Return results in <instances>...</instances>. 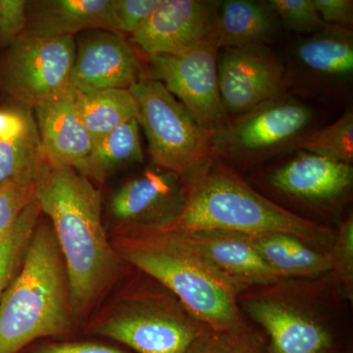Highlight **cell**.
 Masks as SVG:
<instances>
[{
	"label": "cell",
	"instance_id": "1",
	"mask_svg": "<svg viewBox=\"0 0 353 353\" xmlns=\"http://www.w3.org/2000/svg\"><path fill=\"white\" fill-rule=\"evenodd\" d=\"M36 199L63 257L76 320L88 317L124 271L102 220L101 194L74 168H48Z\"/></svg>",
	"mask_w": 353,
	"mask_h": 353
},
{
	"label": "cell",
	"instance_id": "2",
	"mask_svg": "<svg viewBox=\"0 0 353 353\" xmlns=\"http://www.w3.org/2000/svg\"><path fill=\"white\" fill-rule=\"evenodd\" d=\"M109 240L125 264L169 290L209 331L245 326L239 304L245 288L221 273L173 223L114 227Z\"/></svg>",
	"mask_w": 353,
	"mask_h": 353
},
{
	"label": "cell",
	"instance_id": "3",
	"mask_svg": "<svg viewBox=\"0 0 353 353\" xmlns=\"http://www.w3.org/2000/svg\"><path fill=\"white\" fill-rule=\"evenodd\" d=\"M185 201L175 226L187 231L284 233L330 250L336 233L281 208L259 192L218 157L185 179Z\"/></svg>",
	"mask_w": 353,
	"mask_h": 353
},
{
	"label": "cell",
	"instance_id": "4",
	"mask_svg": "<svg viewBox=\"0 0 353 353\" xmlns=\"http://www.w3.org/2000/svg\"><path fill=\"white\" fill-rule=\"evenodd\" d=\"M76 318L69 280L52 227L41 218L12 282L0 299V353L63 336Z\"/></svg>",
	"mask_w": 353,
	"mask_h": 353
},
{
	"label": "cell",
	"instance_id": "5",
	"mask_svg": "<svg viewBox=\"0 0 353 353\" xmlns=\"http://www.w3.org/2000/svg\"><path fill=\"white\" fill-rule=\"evenodd\" d=\"M88 329L139 353H187L208 331L157 282L123 290L92 318Z\"/></svg>",
	"mask_w": 353,
	"mask_h": 353
},
{
	"label": "cell",
	"instance_id": "6",
	"mask_svg": "<svg viewBox=\"0 0 353 353\" xmlns=\"http://www.w3.org/2000/svg\"><path fill=\"white\" fill-rule=\"evenodd\" d=\"M152 164L187 179L216 157L213 132L202 128L166 88L143 75L129 88Z\"/></svg>",
	"mask_w": 353,
	"mask_h": 353
},
{
	"label": "cell",
	"instance_id": "7",
	"mask_svg": "<svg viewBox=\"0 0 353 353\" xmlns=\"http://www.w3.org/2000/svg\"><path fill=\"white\" fill-rule=\"evenodd\" d=\"M306 104L281 94L222 123L213 132L215 157L250 164L273 157L294 145L311 124Z\"/></svg>",
	"mask_w": 353,
	"mask_h": 353
},
{
	"label": "cell",
	"instance_id": "8",
	"mask_svg": "<svg viewBox=\"0 0 353 353\" xmlns=\"http://www.w3.org/2000/svg\"><path fill=\"white\" fill-rule=\"evenodd\" d=\"M74 37H39L24 32L10 46L0 68L4 90L34 109L74 90Z\"/></svg>",
	"mask_w": 353,
	"mask_h": 353
},
{
	"label": "cell",
	"instance_id": "9",
	"mask_svg": "<svg viewBox=\"0 0 353 353\" xmlns=\"http://www.w3.org/2000/svg\"><path fill=\"white\" fill-rule=\"evenodd\" d=\"M217 29L194 48L174 55L148 57V76L164 85L204 129L222 124L218 85Z\"/></svg>",
	"mask_w": 353,
	"mask_h": 353
},
{
	"label": "cell",
	"instance_id": "10",
	"mask_svg": "<svg viewBox=\"0 0 353 353\" xmlns=\"http://www.w3.org/2000/svg\"><path fill=\"white\" fill-rule=\"evenodd\" d=\"M223 111L236 116L283 94L285 70L265 44L223 48L217 60Z\"/></svg>",
	"mask_w": 353,
	"mask_h": 353
},
{
	"label": "cell",
	"instance_id": "11",
	"mask_svg": "<svg viewBox=\"0 0 353 353\" xmlns=\"http://www.w3.org/2000/svg\"><path fill=\"white\" fill-rule=\"evenodd\" d=\"M220 2L160 0L130 41L148 57L185 52L214 31Z\"/></svg>",
	"mask_w": 353,
	"mask_h": 353
},
{
	"label": "cell",
	"instance_id": "12",
	"mask_svg": "<svg viewBox=\"0 0 353 353\" xmlns=\"http://www.w3.org/2000/svg\"><path fill=\"white\" fill-rule=\"evenodd\" d=\"M185 201V179L153 165L114 192L109 217L113 228L163 224L178 217Z\"/></svg>",
	"mask_w": 353,
	"mask_h": 353
},
{
	"label": "cell",
	"instance_id": "13",
	"mask_svg": "<svg viewBox=\"0 0 353 353\" xmlns=\"http://www.w3.org/2000/svg\"><path fill=\"white\" fill-rule=\"evenodd\" d=\"M145 75L134 44L117 32L94 31L76 43L72 85L81 94L129 90Z\"/></svg>",
	"mask_w": 353,
	"mask_h": 353
},
{
	"label": "cell",
	"instance_id": "14",
	"mask_svg": "<svg viewBox=\"0 0 353 353\" xmlns=\"http://www.w3.org/2000/svg\"><path fill=\"white\" fill-rule=\"evenodd\" d=\"M241 301L248 316L270 336L273 353H326L333 343L326 327L301 304L266 294Z\"/></svg>",
	"mask_w": 353,
	"mask_h": 353
},
{
	"label": "cell",
	"instance_id": "15",
	"mask_svg": "<svg viewBox=\"0 0 353 353\" xmlns=\"http://www.w3.org/2000/svg\"><path fill=\"white\" fill-rule=\"evenodd\" d=\"M76 94L74 90L34 108L44 158L52 169H75L94 148L79 112Z\"/></svg>",
	"mask_w": 353,
	"mask_h": 353
},
{
	"label": "cell",
	"instance_id": "16",
	"mask_svg": "<svg viewBox=\"0 0 353 353\" xmlns=\"http://www.w3.org/2000/svg\"><path fill=\"white\" fill-rule=\"evenodd\" d=\"M271 185L285 196L315 203L341 199L352 190V165L339 163L305 152L270 176Z\"/></svg>",
	"mask_w": 353,
	"mask_h": 353
},
{
	"label": "cell",
	"instance_id": "17",
	"mask_svg": "<svg viewBox=\"0 0 353 353\" xmlns=\"http://www.w3.org/2000/svg\"><path fill=\"white\" fill-rule=\"evenodd\" d=\"M183 231L221 273L246 290L255 285L270 287L285 281L265 263L243 234L216 230Z\"/></svg>",
	"mask_w": 353,
	"mask_h": 353
},
{
	"label": "cell",
	"instance_id": "18",
	"mask_svg": "<svg viewBox=\"0 0 353 353\" xmlns=\"http://www.w3.org/2000/svg\"><path fill=\"white\" fill-rule=\"evenodd\" d=\"M83 31L117 32L113 0H41L28 2L26 32L39 37H74Z\"/></svg>",
	"mask_w": 353,
	"mask_h": 353
},
{
	"label": "cell",
	"instance_id": "19",
	"mask_svg": "<svg viewBox=\"0 0 353 353\" xmlns=\"http://www.w3.org/2000/svg\"><path fill=\"white\" fill-rule=\"evenodd\" d=\"M48 168L31 109H0V185L38 181Z\"/></svg>",
	"mask_w": 353,
	"mask_h": 353
},
{
	"label": "cell",
	"instance_id": "20",
	"mask_svg": "<svg viewBox=\"0 0 353 353\" xmlns=\"http://www.w3.org/2000/svg\"><path fill=\"white\" fill-rule=\"evenodd\" d=\"M243 236L265 263L285 280L314 277L331 270L327 252L292 234L260 233L243 234Z\"/></svg>",
	"mask_w": 353,
	"mask_h": 353
},
{
	"label": "cell",
	"instance_id": "21",
	"mask_svg": "<svg viewBox=\"0 0 353 353\" xmlns=\"http://www.w3.org/2000/svg\"><path fill=\"white\" fill-rule=\"evenodd\" d=\"M278 24L268 1H221L216 23L219 48L264 44L275 34Z\"/></svg>",
	"mask_w": 353,
	"mask_h": 353
},
{
	"label": "cell",
	"instance_id": "22",
	"mask_svg": "<svg viewBox=\"0 0 353 353\" xmlns=\"http://www.w3.org/2000/svg\"><path fill=\"white\" fill-rule=\"evenodd\" d=\"M296 57L308 73L328 80L347 79L353 72L352 32L328 26L297 46Z\"/></svg>",
	"mask_w": 353,
	"mask_h": 353
},
{
	"label": "cell",
	"instance_id": "23",
	"mask_svg": "<svg viewBox=\"0 0 353 353\" xmlns=\"http://www.w3.org/2000/svg\"><path fill=\"white\" fill-rule=\"evenodd\" d=\"M143 159L141 127L138 119H132L95 143L75 170L92 183H104L123 169L143 163Z\"/></svg>",
	"mask_w": 353,
	"mask_h": 353
},
{
	"label": "cell",
	"instance_id": "24",
	"mask_svg": "<svg viewBox=\"0 0 353 353\" xmlns=\"http://www.w3.org/2000/svg\"><path fill=\"white\" fill-rule=\"evenodd\" d=\"M76 101L94 145L139 115L138 102L129 90L110 88L88 94L77 92Z\"/></svg>",
	"mask_w": 353,
	"mask_h": 353
},
{
	"label": "cell",
	"instance_id": "25",
	"mask_svg": "<svg viewBox=\"0 0 353 353\" xmlns=\"http://www.w3.org/2000/svg\"><path fill=\"white\" fill-rule=\"evenodd\" d=\"M41 216V209L34 199L20 215L12 229L0 241V299L19 270Z\"/></svg>",
	"mask_w": 353,
	"mask_h": 353
},
{
	"label": "cell",
	"instance_id": "26",
	"mask_svg": "<svg viewBox=\"0 0 353 353\" xmlns=\"http://www.w3.org/2000/svg\"><path fill=\"white\" fill-rule=\"evenodd\" d=\"M301 152L352 165L353 162V113L348 109L333 124L309 134L296 143Z\"/></svg>",
	"mask_w": 353,
	"mask_h": 353
},
{
	"label": "cell",
	"instance_id": "27",
	"mask_svg": "<svg viewBox=\"0 0 353 353\" xmlns=\"http://www.w3.org/2000/svg\"><path fill=\"white\" fill-rule=\"evenodd\" d=\"M187 353H264L246 326L224 332H205Z\"/></svg>",
	"mask_w": 353,
	"mask_h": 353
},
{
	"label": "cell",
	"instance_id": "28",
	"mask_svg": "<svg viewBox=\"0 0 353 353\" xmlns=\"http://www.w3.org/2000/svg\"><path fill=\"white\" fill-rule=\"evenodd\" d=\"M37 181L12 180L0 185V241L36 199Z\"/></svg>",
	"mask_w": 353,
	"mask_h": 353
},
{
	"label": "cell",
	"instance_id": "29",
	"mask_svg": "<svg viewBox=\"0 0 353 353\" xmlns=\"http://www.w3.org/2000/svg\"><path fill=\"white\" fill-rule=\"evenodd\" d=\"M268 3L289 31L312 34L328 27L320 17L313 0H269Z\"/></svg>",
	"mask_w": 353,
	"mask_h": 353
},
{
	"label": "cell",
	"instance_id": "30",
	"mask_svg": "<svg viewBox=\"0 0 353 353\" xmlns=\"http://www.w3.org/2000/svg\"><path fill=\"white\" fill-rule=\"evenodd\" d=\"M330 265L334 277L352 297L353 290V218L348 216L336 233L333 245L328 252Z\"/></svg>",
	"mask_w": 353,
	"mask_h": 353
},
{
	"label": "cell",
	"instance_id": "31",
	"mask_svg": "<svg viewBox=\"0 0 353 353\" xmlns=\"http://www.w3.org/2000/svg\"><path fill=\"white\" fill-rule=\"evenodd\" d=\"M160 0H113L116 29L121 34L132 36L158 6Z\"/></svg>",
	"mask_w": 353,
	"mask_h": 353
},
{
	"label": "cell",
	"instance_id": "32",
	"mask_svg": "<svg viewBox=\"0 0 353 353\" xmlns=\"http://www.w3.org/2000/svg\"><path fill=\"white\" fill-rule=\"evenodd\" d=\"M28 2L0 0V46H10L27 30Z\"/></svg>",
	"mask_w": 353,
	"mask_h": 353
},
{
	"label": "cell",
	"instance_id": "33",
	"mask_svg": "<svg viewBox=\"0 0 353 353\" xmlns=\"http://www.w3.org/2000/svg\"><path fill=\"white\" fill-rule=\"evenodd\" d=\"M28 353H127L97 341H59L32 347Z\"/></svg>",
	"mask_w": 353,
	"mask_h": 353
},
{
	"label": "cell",
	"instance_id": "34",
	"mask_svg": "<svg viewBox=\"0 0 353 353\" xmlns=\"http://www.w3.org/2000/svg\"><path fill=\"white\" fill-rule=\"evenodd\" d=\"M313 2L325 24L338 27L352 25V0H313Z\"/></svg>",
	"mask_w": 353,
	"mask_h": 353
}]
</instances>
